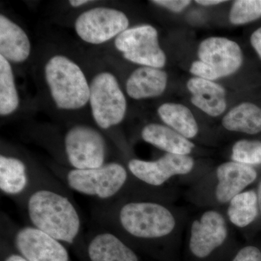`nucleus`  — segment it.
Returning <instances> with one entry per match:
<instances>
[{
  "instance_id": "19",
  "label": "nucleus",
  "mask_w": 261,
  "mask_h": 261,
  "mask_svg": "<svg viewBox=\"0 0 261 261\" xmlns=\"http://www.w3.org/2000/svg\"><path fill=\"white\" fill-rule=\"evenodd\" d=\"M167 73L161 68L142 66L136 69L126 82V92L135 99L159 97L166 90Z\"/></svg>"
},
{
  "instance_id": "21",
  "label": "nucleus",
  "mask_w": 261,
  "mask_h": 261,
  "mask_svg": "<svg viewBox=\"0 0 261 261\" xmlns=\"http://www.w3.org/2000/svg\"><path fill=\"white\" fill-rule=\"evenodd\" d=\"M221 124L233 133L255 135L261 133V108L252 102L240 103L228 111Z\"/></svg>"
},
{
  "instance_id": "17",
  "label": "nucleus",
  "mask_w": 261,
  "mask_h": 261,
  "mask_svg": "<svg viewBox=\"0 0 261 261\" xmlns=\"http://www.w3.org/2000/svg\"><path fill=\"white\" fill-rule=\"evenodd\" d=\"M228 224L235 231L246 232L260 220L256 190L248 188L235 196L224 208Z\"/></svg>"
},
{
  "instance_id": "20",
  "label": "nucleus",
  "mask_w": 261,
  "mask_h": 261,
  "mask_svg": "<svg viewBox=\"0 0 261 261\" xmlns=\"http://www.w3.org/2000/svg\"><path fill=\"white\" fill-rule=\"evenodd\" d=\"M30 53V41L23 29L5 15H0V56L8 61L22 63Z\"/></svg>"
},
{
  "instance_id": "11",
  "label": "nucleus",
  "mask_w": 261,
  "mask_h": 261,
  "mask_svg": "<svg viewBox=\"0 0 261 261\" xmlns=\"http://www.w3.org/2000/svg\"><path fill=\"white\" fill-rule=\"evenodd\" d=\"M115 46L127 61L152 68H162L166 56L161 49L159 33L150 25H142L126 29L116 37Z\"/></svg>"
},
{
  "instance_id": "15",
  "label": "nucleus",
  "mask_w": 261,
  "mask_h": 261,
  "mask_svg": "<svg viewBox=\"0 0 261 261\" xmlns=\"http://www.w3.org/2000/svg\"><path fill=\"white\" fill-rule=\"evenodd\" d=\"M86 250L90 261H140L135 249L105 228L85 235Z\"/></svg>"
},
{
  "instance_id": "24",
  "label": "nucleus",
  "mask_w": 261,
  "mask_h": 261,
  "mask_svg": "<svg viewBox=\"0 0 261 261\" xmlns=\"http://www.w3.org/2000/svg\"><path fill=\"white\" fill-rule=\"evenodd\" d=\"M229 161L256 168L261 166V141L242 139L231 146Z\"/></svg>"
},
{
  "instance_id": "7",
  "label": "nucleus",
  "mask_w": 261,
  "mask_h": 261,
  "mask_svg": "<svg viewBox=\"0 0 261 261\" xmlns=\"http://www.w3.org/2000/svg\"><path fill=\"white\" fill-rule=\"evenodd\" d=\"M45 78L57 107L76 110L88 102L90 87L83 71L66 57L56 56L44 68Z\"/></svg>"
},
{
  "instance_id": "12",
  "label": "nucleus",
  "mask_w": 261,
  "mask_h": 261,
  "mask_svg": "<svg viewBox=\"0 0 261 261\" xmlns=\"http://www.w3.org/2000/svg\"><path fill=\"white\" fill-rule=\"evenodd\" d=\"M128 19L123 12L96 8L81 14L75 20V29L82 40L99 44L118 37L128 29Z\"/></svg>"
},
{
  "instance_id": "10",
  "label": "nucleus",
  "mask_w": 261,
  "mask_h": 261,
  "mask_svg": "<svg viewBox=\"0 0 261 261\" xmlns=\"http://www.w3.org/2000/svg\"><path fill=\"white\" fill-rule=\"evenodd\" d=\"M65 152L73 169H92L106 164L107 144L100 132L85 125H77L67 132Z\"/></svg>"
},
{
  "instance_id": "3",
  "label": "nucleus",
  "mask_w": 261,
  "mask_h": 261,
  "mask_svg": "<svg viewBox=\"0 0 261 261\" xmlns=\"http://www.w3.org/2000/svg\"><path fill=\"white\" fill-rule=\"evenodd\" d=\"M60 178L68 189L82 195L94 197L99 202L121 199H149L174 202V189L154 188L137 179L126 166L107 163L92 169L66 170Z\"/></svg>"
},
{
  "instance_id": "22",
  "label": "nucleus",
  "mask_w": 261,
  "mask_h": 261,
  "mask_svg": "<svg viewBox=\"0 0 261 261\" xmlns=\"http://www.w3.org/2000/svg\"><path fill=\"white\" fill-rule=\"evenodd\" d=\"M158 113L166 126L193 141L200 135V128L192 111L179 103L166 102L160 106Z\"/></svg>"
},
{
  "instance_id": "2",
  "label": "nucleus",
  "mask_w": 261,
  "mask_h": 261,
  "mask_svg": "<svg viewBox=\"0 0 261 261\" xmlns=\"http://www.w3.org/2000/svg\"><path fill=\"white\" fill-rule=\"evenodd\" d=\"M56 177L41 176L22 207L31 226L69 245L86 244L78 207Z\"/></svg>"
},
{
  "instance_id": "31",
  "label": "nucleus",
  "mask_w": 261,
  "mask_h": 261,
  "mask_svg": "<svg viewBox=\"0 0 261 261\" xmlns=\"http://www.w3.org/2000/svg\"><path fill=\"white\" fill-rule=\"evenodd\" d=\"M257 192V200H258L259 209H260V220H261V177L258 178L257 187L255 188Z\"/></svg>"
},
{
  "instance_id": "1",
  "label": "nucleus",
  "mask_w": 261,
  "mask_h": 261,
  "mask_svg": "<svg viewBox=\"0 0 261 261\" xmlns=\"http://www.w3.org/2000/svg\"><path fill=\"white\" fill-rule=\"evenodd\" d=\"M101 227L118 235L130 247L172 248L185 235L190 216L173 202L121 199L99 202L92 211Z\"/></svg>"
},
{
  "instance_id": "4",
  "label": "nucleus",
  "mask_w": 261,
  "mask_h": 261,
  "mask_svg": "<svg viewBox=\"0 0 261 261\" xmlns=\"http://www.w3.org/2000/svg\"><path fill=\"white\" fill-rule=\"evenodd\" d=\"M257 168L228 161L211 168L188 187L187 200L201 209L224 210L233 197L258 180Z\"/></svg>"
},
{
  "instance_id": "25",
  "label": "nucleus",
  "mask_w": 261,
  "mask_h": 261,
  "mask_svg": "<svg viewBox=\"0 0 261 261\" xmlns=\"http://www.w3.org/2000/svg\"><path fill=\"white\" fill-rule=\"evenodd\" d=\"M261 18V0H237L229 13L233 25H244Z\"/></svg>"
},
{
  "instance_id": "28",
  "label": "nucleus",
  "mask_w": 261,
  "mask_h": 261,
  "mask_svg": "<svg viewBox=\"0 0 261 261\" xmlns=\"http://www.w3.org/2000/svg\"><path fill=\"white\" fill-rule=\"evenodd\" d=\"M250 43L261 59V27L252 33L250 37Z\"/></svg>"
},
{
  "instance_id": "16",
  "label": "nucleus",
  "mask_w": 261,
  "mask_h": 261,
  "mask_svg": "<svg viewBox=\"0 0 261 261\" xmlns=\"http://www.w3.org/2000/svg\"><path fill=\"white\" fill-rule=\"evenodd\" d=\"M187 87L192 94V104L207 116L216 118L226 111V90L220 84L193 77L187 82Z\"/></svg>"
},
{
  "instance_id": "26",
  "label": "nucleus",
  "mask_w": 261,
  "mask_h": 261,
  "mask_svg": "<svg viewBox=\"0 0 261 261\" xmlns=\"http://www.w3.org/2000/svg\"><path fill=\"white\" fill-rule=\"evenodd\" d=\"M230 261H261V250L254 245L240 247L233 253Z\"/></svg>"
},
{
  "instance_id": "9",
  "label": "nucleus",
  "mask_w": 261,
  "mask_h": 261,
  "mask_svg": "<svg viewBox=\"0 0 261 261\" xmlns=\"http://www.w3.org/2000/svg\"><path fill=\"white\" fill-rule=\"evenodd\" d=\"M92 116L102 129L121 123L126 116V99L116 77L108 72L96 75L89 95Z\"/></svg>"
},
{
  "instance_id": "13",
  "label": "nucleus",
  "mask_w": 261,
  "mask_h": 261,
  "mask_svg": "<svg viewBox=\"0 0 261 261\" xmlns=\"http://www.w3.org/2000/svg\"><path fill=\"white\" fill-rule=\"evenodd\" d=\"M199 61L205 63L217 80L233 74L243 63V53L238 43L226 37L207 38L197 50Z\"/></svg>"
},
{
  "instance_id": "18",
  "label": "nucleus",
  "mask_w": 261,
  "mask_h": 261,
  "mask_svg": "<svg viewBox=\"0 0 261 261\" xmlns=\"http://www.w3.org/2000/svg\"><path fill=\"white\" fill-rule=\"evenodd\" d=\"M142 140L166 153L192 155L196 145L166 125L149 123L141 132Z\"/></svg>"
},
{
  "instance_id": "23",
  "label": "nucleus",
  "mask_w": 261,
  "mask_h": 261,
  "mask_svg": "<svg viewBox=\"0 0 261 261\" xmlns=\"http://www.w3.org/2000/svg\"><path fill=\"white\" fill-rule=\"evenodd\" d=\"M19 106L14 75L9 61L0 56V115L8 116Z\"/></svg>"
},
{
  "instance_id": "32",
  "label": "nucleus",
  "mask_w": 261,
  "mask_h": 261,
  "mask_svg": "<svg viewBox=\"0 0 261 261\" xmlns=\"http://www.w3.org/2000/svg\"><path fill=\"white\" fill-rule=\"evenodd\" d=\"M91 2L92 1H89V0H70L69 3L71 6L74 7V8H78V7L87 4V3H91Z\"/></svg>"
},
{
  "instance_id": "6",
  "label": "nucleus",
  "mask_w": 261,
  "mask_h": 261,
  "mask_svg": "<svg viewBox=\"0 0 261 261\" xmlns=\"http://www.w3.org/2000/svg\"><path fill=\"white\" fill-rule=\"evenodd\" d=\"M126 166L137 179L154 188H166L171 182L191 186L212 168L199 164L193 156L170 153L155 161L132 159Z\"/></svg>"
},
{
  "instance_id": "30",
  "label": "nucleus",
  "mask_w": 261,
  "mask_h": 261,
  "mask_svg": "<svg viewBox=\"0 0 261 261\" xmlns=\"http://www.w3.org/2000/svg\"><path fill=\"white\" fill-rule=\"evenodd\" d=\"M4 261H28L27 259L24 258L23 256L19 253H12L9 254L6 257Z\"/></svg>"
},
{
  "instance_id": "27",
  "label": "nucleus",
  "mask_w": 261,
  "mask_h": 261,
  "mask_svg": "<svg viewBox=\"0 0 261 261\" xmlns=\"http://www.w3.org/2000/svg\"><path fill=\"white\" fill-rule=\"evenodd\" d=\"M151 3L163 7L173 13H181L192 3L190 0H154Z\"/></svg>"
},
{
  "instance_id": "29",
  "label": "nucleus",
  "mask_w": 261,
  "mask_h": 261,
  "mask_svg": "<svg viewBox=\"0 0 261 261\" xmlns=\"http://www.w3.org/2000/svg\"><path fill=\"white\" fill-rule=\"evenodd\" d=\"M224 0H196L195 3L197 4L203 5V6H212L217 5L221 3H226Z\"/></svg>"
},
{
  "instance_id": "8",
  "label": "nucleus",
  "mask_w": 261,
  "mask_h": 261,
  "mask_svg": "<svg viewBox=\"0 0 261 261\" xmlns=\"http://www.w3.org/2000/svg\"><path fill=\"white\" fill-rule=\"evenodd\" d=\"M3 221L1 235L10 238L18 253L27 260L70 261L68 250L61 242L31 225L16 226Z\"/></svg>"
},
{
  "instance_id": "5",
  "label": "nucleus",
  "mask_w": 261,
  "mask_h": 261,
  "mask_svg": "<svg viewBox=\"0 0 261 261\" xmlns=\"http://www.w3.org/2000/svg\"><path fill=\"white\" fill-rule=\"evenodd\" d=\"M190 218L185 231L187 250L196 261H208L235 244V230L228 224L224 210L202 209Z\"/></svg>"
},
{
  "instance_id": "14",
  "label": "nucleus",
  "mask_w": 261,
  "mask_h": 261,
  "mask_svg": "<svg viewBox=\"0 0 261 261\" xmlns=\"http://www.w3.org/2000/svg\"><path fill=\"white\" fill-rule=\"evenodd\" d=\"M40 175L29 169L27 163L14 156L0 155V190L22 207Z\"/></svg>"
}]
</instances>
